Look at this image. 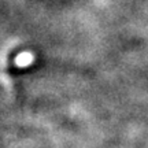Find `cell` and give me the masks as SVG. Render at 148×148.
<instances>
[{
	"label": "cell",
	"mask_w": 148,
	"mask_h": 148,
	"mask_svg": "<svg viewBox=\"0 0 148 148\" xmlns=\"http://www.w3.org/2000/svg\"><path fill=\"white\" fill-rule=\"evenodd\" d=\"M33 60H34V55L32 52L25 51V52H21L15 58V64L18 67H27L33 63Z\"/></svg>",
	"instance_id": "1"
}]
</instances>
